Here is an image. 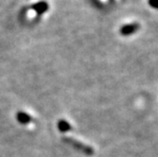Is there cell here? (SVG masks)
Wrapping results in <instances>:
<instances>
[{"mask_svg":"<svg viewBox=\"0 0 158 157\" xmlns=\"http://www.w3.org/2000/svg\"><path fill=\"white\" fill-rule=\"evenodd\" d=\"M33 9H34V10H35L37 13L42 14V13H44V12H46V11L48 10V3H46V2H44V1H42V2H39V3L35 4V5L33 6Z\"/></svg>","mask_w":158,"mask_h":157,"instance_id":"3957f363","label":"cell"},{"mask_svg":"<svg viewBox=\"0 0 158 157\" xmlns=\"http://www.w3.org/2000/svg\"><path fill=\"white\" fill-rule=\"evenodd\" d=\"M58 128L61 132H67L71 129V126L68 122H66L65 120H60L58 123Z\"/></svg>","mask_w":158,"mask_h":157,"instance_id":"5b68a950","label":"cell"},{"mask_svg":"<svg viewBox=\"0 0 158 157\" xmlns=\"http://www.w3.org/2000/svg\"><path fill=\"white\" fill-rule=\"evenodd\" d=\"M139 24L138 23H133V24H127L120 27L119 32L123 36H130L134 33H135L139 30Z\"/></svg>","mask_w":158,"mask_h":157,"instance_id":"7a4b0ae2","label":"cell"},{"mask_svg":"<svg viewBox=\"0 0 158 157\" xmlns=\"http://www.w3.org/2000/svg\"><path fill=\"white\" fill-rule=\"evenodd\" d=\"M17 120L21 123V124H27L28 122H31V118L30 115H27V113L24 112H19L17 114Z\"/></svg>","mask_w":158,"mask_h":157,"instance_id":"277c9868","label":"cell"},{"mask_svg":"<svg viewBox=\"0 0 158 157\" xmlns=\"http://www.w3.org/2000/svg\"><path fill=\"white\" fill-rule=\"evenodd\" d=\"M148 3L152 8L158 10V0H148Z\"/></svg>","mask_w":158,"mask_h":157,"instance_id":"8992f818","label":"cell"},{"mask_svg":"<svg viewBox=\"0 0 158 157\" xmlns=\"http://www.w3.org/2000/svg\"><path fill=\"white\" fill-rule=\"evenodd\" d=\"M64 141L66 142V143L72 145L75 149H77L78 151H81V152H84L86 154H92L93 153V150L89 147H87L86 145H83L82 143H81V142L75 140V139H72V138H64Z\"/></svg>","mask_w":158,"mask_h":157,"instance_id":"6da1fadb","label":"cell"}]
</instances>
